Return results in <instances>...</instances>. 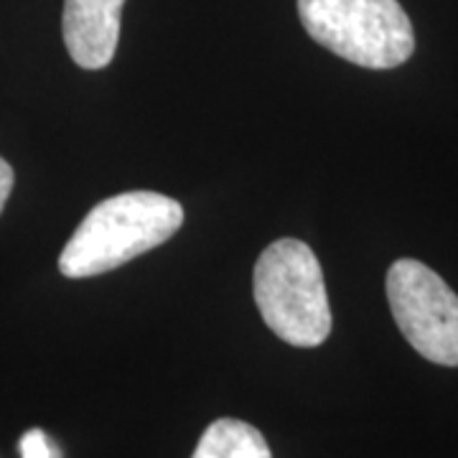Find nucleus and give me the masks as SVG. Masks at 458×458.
<instances>
[{"instance_id": "4", "label": "nucleus", "mask_w": 458, "mask_h": 458, "mask_svg": "<svg viewBox=\"0 0 458 458\" xmlns=\"http://www.w3.org/2000/svg\"><path fill=\"white\" fill-rule=\"evenodd\" d=\"M387 301L394 324L420 357L458 367V295L436 270L410 258L393 262Z\"/></svg>"}, {"instance_id": "6", "label": "nucleus", "mask_w": 458, "mask_h": 458, "mask_svg": "<svg viewBox=\"0 0 458 458\" xmlns=\"http://www.w3.org/2000/svg\"><path fill=\"white\" fill-rule=\"evenodd\" d=\"M191 458H273L255 426L237 418H219L199 438Z\"/></svg>"}, {"instance_id": "8", "label": "nucleus", "mask_w": 458, "mask_h": 458, "mask_svg": "<svg viewBox=\"0 0 458 458\" xmlns=\"http://www.w3.org/2000/svg\"><path fill=\"white\" fill-rule=\"evenodd\" d=\"M13 168L11 164L5 161V158H0V214H3V207H5V201L11 197V189H13Z\"/></svg>"}, {"instance_id": "5", "label": "nucleus", "mask_w": 458, "mask_h": 458, "mask_svg": "<svg viewBox=\"0 0 458 458\" xmlns=\"http://www.w3.org/2000/svg\"><path fill=\"white\" fill-rule=\"evenodd\" d=\"M125 0H64L62 33L69 56L82 69H105L120 41Z\"/></svg>"}, {"instance_id": "1", "label": "nucleus", "mask_w": 458, "mask_h": 458, "mask_svg": "<svg viewBox=\"0 0 458 458\" xmlns=\"http://www.w3.org/2000/svg\"><path fill=\"white\" fill-rule=\"evenodd\" d=\"M181 225L179 201L158 191H128L105 199L74 229L59 255V270L66 278L110 273L168 242Z\"/></svg>"}, {"instance_id": "2", "label": "nucleus", "mask_w": 458, "mask_h": 458, "mask_svg": "<svg viewBox=\"0 0 458 458\" xmlns=\"http://www.w3.org/2000/svg\"><path fill=\"white\" fill-rule=\"evenodd\" d=\"M255 303L265 327L291 346L313 349L331 334V306L321 262L301 240L262 250L255 265Z\"/></svg>"}, {"instance_id": "3", "label": "nucleus", "mask_w": 458, "mask_h": 458, "mask_svg": "<svg viewBox=\"0 0 458 458\" xmlns=\"http://www.w3.org/2000/svg\"><path fill=\"white\" fill-rule=\"evenodd\" d=\"M306 33L364 69H394L415 51V33L397 0H298Z\"/></svg>"}, {"instance_id": "7", "label": "nucleus", "mask_w": 458, "mask_h": 458, "mask_svg": "<svg viewBox=\"0 0 458 458\" xmlns=\"http://www.w3.org/2000/svg\"><path fill=\"white\" fill-rule=\"evenodd\" d=\"M21 456L23 458H62L59 448L49 441V436L38 428L29 430L21 438Z\"/></svg>"}]
</instances>
